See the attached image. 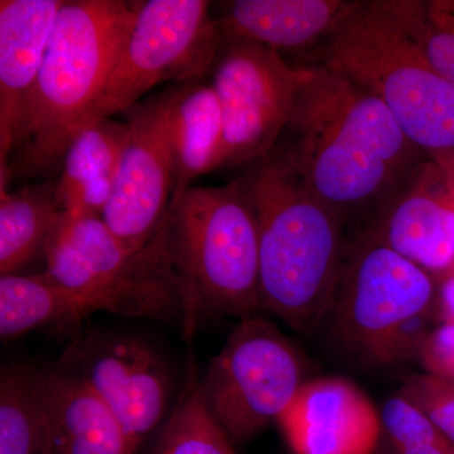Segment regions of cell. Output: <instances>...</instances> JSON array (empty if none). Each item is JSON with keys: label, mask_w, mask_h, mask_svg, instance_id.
Instances as JSON below:
<instances>
[{"label": "cell", "mask_w": 454, "mask_h": 454, "mask_svg": "<svg viewBox=\"0 0 454 454\" xmlns=\"http://www.w3.org/2000/svg\"><path fill=\"white\" fill-rule=\"evenodd\" d=\"M301 66L303 82L274 151L340 219L372 220L429 155L372 91L324 66Z\"/></svg>", "instance_id": "cell-1"}, {"label": "cell", "mask_w": 454, "mask_h": 454, "mask_svg": "<svg viewBox=\"0 0 454 454\" xmlns=\"http://www.w3.org/2000/svg\"><path fill=\"white\" fill-rule=\"evenodd\" d=\"M240 176L259 231L260 303L298 333L327 319L348 254L345 221L298 181L277 152Z\"/></svg>", "instance_id": "cell-2"}, {"label": "cell", "mask_w": 454, "mask_h": 454, "mask_svg": "<svg viewBox=\"0 0 454 454\" xmlns=\"http://www.w3.org/2000/svg\"><path fill=\"white\" fill-rule=\"evenodd\" d=\"M139 4L124 0L65 2L11 154L13 160L8 162L7 181L12 173L32 178L61 169L71 142L92 122Z\"/></svg>", "instance_id": "cell-3"}, {"label": "cell", "mask_w": 454, "mask_h": 454, "mask_svg": "<svg viewBox=\"0 0 454 454\" xmlns=\"http://www.w3.org/2000/svg\"><path fill=\"white\" fill-rule=\"evenodd\" d=\"M372 91L424 153L454 152V85L433 68L391 0L352 3L333 33L303 53Z\"/></svg>", "instance_id": "cell-4"}, {"label": "cell", "mask_w": 454, "mask_h": 454, "mask_svg": "<svg viewBox=\"0 0 454 454\" xmlns=\"http://www.w3.org/2000/svg\"><path fill=\"white\" fill-rule=\"evenodd\" d=\"M191 328L207 317L249 318L260 303L259 231L240 177L172 196L160 225Z\"/></svg>", "instance_id": "cell-5"}, {"label": "cell", "mask_w": 454, "mask_h": 454, "mask_svg": "<svg viewBox=\"0 0 454 454\" xmlns=\"http://www.w3.org/2000/svg\"><path fill=\"white\" fill-rule=\"evenodd\" d=\"M43 271L73 292L80 321L97 312L167 322L175 297L168 274L149 247L128 249L101 216L59 212L44 243Z\"/></svg>", "instance_id": "cell-6"}, {"label": "cell", "mask_w": 454, "mask_h": 454, "mask_svg": "<svg viewBox=\"0 0 454 454\" xmlns=\"http://www.w3.org/2000/svg\"><path fill=\"white\" fill-rule=\"evenodd\" d=\"M309 363L274 322L241 319L199 380L203 405L234 446L278 422L304 384Z\"/></svg>", "instance_id": "cell-7"}, {"label": "cell", "mask_w": 454, "mask_h": 454, "mask_svg": "<svg viewBox=\"0 0 454 454\" xmlns=\"http://www.w3.org/2000/svg\"><path fill=\"white\" fill-rule=\"evenodd\" d=\"M205 0L140 2L92 122L127 112L158 83L187 82L211 71L220 35Z\"/></svg>", "instance_id": "cell-8"}, {"label": "cell", "mask_w": 454, "mask_h": 454, "mask_svg": "<svg viewBox=\"0 0 454 454\" xmlns=\"http://www.w3.org/2000/svg\"><path fill=\"white\" fill-rule=\"evenodd\" d=\"M435 300L428 271L361 238L348 249L327 319L343 348L380 366L394 333L409 319L433 312Z\"/></svg>", "instance_id": "cell-9"}, {"label": "cell", "mask_w": 454, "mask_h": 454, "mask_svg": "<svg viewBox=\"0 0 454 454\" xmlns=\"http://www.w3.org/2000/svg\"><path fill=\"white\" fill-rule=\"evenodd\" d=\"M53 366L103 400L137 452L172 411L175 379L168 361L153 342L137 334L83 331Z\"/></svg>", "instance_id": "cell-10"}, {"label": "cell", "mask_w": 454, "mask_h": 454, "mask_svg": "<svg viewBox=\"0 0 454 454\" xmlns=\"http://www.w3.org/2000/svg\"><path fill=\"white\" fill-rule=\"evenodd\" d=\"M211 71L223 119L220 168L247 166L270 153L303 82V66H289L262 44L220 38Z\"/></svg>", "instance_id": "cell-11"}, {"label": "cell", "mask_w": 454, "mask_h": 454, "mask_svg": "<svg viewBox=\"0 0 454 454\" xmlns=\"http://www.w3.org/2000/svg\"><path fill=\"white\" fill-rule=\"evenodd\" d=\"M127 114V142L101 219L136 252L153 238L175 191L166 92Z\"/></svg>", "instance_id": "cell-12"}, {"label": "cell", "mask_w": 454, "mask_h": 454, "mask_svg": "<svg viewBox=\"0 0 454 454\" xmlns=\"http://www.w3.org/2000/svg\"><path fill=\"white\" fill-rule=\"evenodd\" d=\"M292 454H376L380 411L354 382L309 379L277 422Z\"/></svg>", "instance_id": "cell-13"}, {"label": "cell", "mask_w": 454, "mask_h": 454, "mask_svg": "<svg viewBox=\"0 0 454 454\" xmlns=\"http://www.w3.org/2000/svg\"><path fill=\"white\" fill-rule=\"evenodd\" d=\"M441 167L424 160L376 212L363 236L428 273L454 265V196Z\"/></svg>", "instance_id": "cell-14"}, {"label": "cell", "mask_w": 454, "mask_h": 454, "mask_svg": "<svg viewBox=\"0 0 454 454\" xmlns=\"http://www.w3.org/2000/svg\"><path fill=\"white\" fill-rule=\"evenodd\" d=\"M61 0L0 2V166L7 172Z\"/></svg>", "instance_id": "cell-15"}, {"label": "cell", "mask_w": 454, "mask_h": 454, "mask_svg": "<svg viewBox=\"0 0 454 454\" xmlns=\"http://www.w3.org/2000/svg\"><path fill=\"white\" fill-rule=\"evenodd\" d=\"M348 0H235L214 17L221 40L247 41L279 51L316 49L333 33Z\"/></svg>", "instance_id": "cell-16"}, {"label": "cell", "mask_w": 454, "mask_h": 454, "mask_svg": "<svg viewBox=\"0 0 454 454\" xmlns=\"http://www.w3.org/2000/svg\"><path fill=\"white\" fill-rule=\"evenodd\" d=\"M50 454H137L115 415L89 387L42 369Z\"/></svg>", "instance_id": "cell-17"}, {"label": "cell", "mask_w": 454, "mask_h": 454, "mask_svg": "<svg viewBox=\"0 0 454 454\" xmlns=\"http://www.w3.org/2000/svg\"><path fill=\"white\" fill-rule=\"evenodd\" d=\"M128 124L100 119L74 137L56 182L59 207L79 216H101L121 166Z\"/></svg>", "instance_id": "cell-18"}, {"label": "cell", "mask_w": 454, "mask_h": 454, "mask_svg": "<svg viewBox=\"0 0 454 454\" xmlns=\"http://www.w3.org/2000/svg\"><path fill=\"white\" fill-rule=\"evenodd\" d=\"M166 97L175 196L200 176L220 168L223 119L214 88L199 80L169 89Z\"/></svg>", "instance_id": "cell-19"}, {"label": "cell", "mask_w": 454, "mask_h": 454, "mask_svg": "<svg viewBox=\"0 0 454 454\" xmlns=\"http://www.w3.org/2000/svg\"><path fill=\"white\" fill-rule=\"evenodd\" d=\"M56 184H35L0 199V276H17L38 256H43L50 230L61 212Z\"/></svg>", "instance_id": "cell-20"}, {"label": "cell", "mask_w": 454, "mask_h": 454, "mask_svg": "<svg viewBox=\"0 0 454 454\" xmlns=\"http://www.w3.org/2000/svg\"><path fill=\"white\" fill-rule=\"evenodd\" d=\"M0 454H50L42 369L29 364L0 372Z\"/></svg>", "instance_id": "cell-21"}, {"label": "cell", "mask_w": 454, "mask_h": 454, "mask_svg": "<svg viewBox=\"0 0 454 454\" xmlns=\"http://www.w3.org/2000/svg\"><path fill=\"white\" fill-rule=\"evenodd\" d=\"M148 454H238L203 405L195 376H188Z\"/></svg>", "instance_id": "cell-22"}, {"label": "cell", "mask_w": 454, "mask_h": 454, "mask_svg": "<svg viewBox=\"0 0 454 454\" xmlns=\"http://www.w3.org/2000/svg\"><path fill=\"white\" fill-rule=\"evenodd\" d=\"M414 43L454 85V0H391Z\"/></svg>", "instance_id": "cell-23"}, {"label": "cell", "mask_w": 454, "mask_h": 454, "mask_svg": "<svg viewBox=\"0 0 454 454\" xmlns=\"http://www.w3.org/2000/svg\"><path fill=\"white\" fill-rule=\"evenodd\" d=\"M379 411L382 433L387 435L393 450L447 441L428 415L402 394L391 396Z\"/></svg>", "instance_id": "cell-24"}, {"label": "cell", "mask_w": 454, "mask_h": 454, "mask_svg": "<svg viewBox=\"0 0 454 454\" xmlns=\"http://www.w3.org/2000/svg\"><path fill=\"white\" fill-rule=\"evenodd\" d=\"M397 393L419 406L454 446V381L418 373L406 378Z\"/></svg>", "instance_id": "cell-25"}, {"label": "cell", "mask_w": 454, "mask_h": 454, "mask_svg": "<svg viewBox=\"0 0 454 454\" xmlns=\"http://www.w3.org/2000/svg\"><path fill=\"white\" fill-rule=\"evenodd\" d=\"M418 360L429 375L454 381V321H443L432 328Z\"/></svg>", "instance_id": "cell-26"}, {"label": "cell", "mask_w": 454, "mask_h": 454, "mask_svg": "<svg viewBox=\"0 0 454 454\" xmlns=\"http://www.w3.org/2000/svg\"><path fill=\"white\" fill-rule=\"evenodd\" d=\"M438 304L443 321H454V271H450L438 291Z\"/></svg>", "instance_id": "cell-27"}, {"label": "cell", "mask_w": 454, "mask_h": 454, "mask_svg": "<svg viewBox=\"0 0 454 454\" xmlns=\"http://www.w3.org/2000/svg\"><path fill=\"white\" fill-rule=\"evenodd\" d=\"M393 454H454V446L450 442L442 441L411 450H393Z\"/></svg>", "instance_id": "cell-28"}]
</instances>
